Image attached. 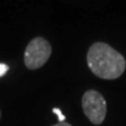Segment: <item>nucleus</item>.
<instances>
[{
  "label": "nucleus",
  "mask_w": 126,
  "mask_h": 126,
  "mask_svg": "<svg viewBox=\"0 0 126 126\" xmlns=\"http://www.w3.org/2000/svg\"><path fill=\"white\" fill-rule=\"evenodd\" d=\"M86 60L89 69L104 80L118 79L126 68L123 55L104 42L94 43L87 52Z\"/></svg>",
  "instance_id": "nucleus-1"
},
{
  "label": "nucleus",
  "mask_w": 126,
  "mask_h": 126,
  "mask_svg": "<svg viewBox=\"0 0 126 126\" xmlns=\"http://www.w3.org/2000/svg\"><path fill=\"white\" fill-rule=\"evenodd\" d=\"M52 55V46L46 39L36 37L27 44L24 52V64L29 69H38Z\"/></svg>",
  "instance_id": "nucleus-2"
},
{
  "label": "nucleus",
  "mask_w": 126,
  "mask_h": 126,
  "mask_svg": "<svg viewBox=\"0 0 126 126\" xmlns=\"http://www.w3.org/2000/svg\"><path fill=\"white\" fill-rule=\"evenodd\" d=\"M82 109L93 124L100 125L105 120L107 105L104 97L99 92L89 89L82 97Z\"/></svg>",
  "instance_id": "nucleus-3"
},
{
  "label": "nucleus",
  "mask_w": 126,
  "mask_h": 126,
  "mask_svg": "<svg viewBox=\"0 0 126 126\" xmlns=\"http://www.w3.org/2000/svg\"><path fill=\"white\" fill-rule=\"evenodd\" d=\"M53 112L57 115L59 122H64L65 121V116H63V113L61 112V110L59 108H53Z\"/></svg>",
  "instance_id": "nucleus-4"
},
{
  "label": "nucleus",
  "mask_w": 126,
  "mask_h": 126,
  "mask_svg": "<svg viewBox=\"0 0 126 126\" xmlns=\"http://www.w3.org/2000/svg\"><path fill=\"white\" fill-rule=\"evenodd\" d=\"M7 70H9V66L4 64V63H0V78L4 76L7 73Z\"/></svg>",
  "instance_id": "nucleus-5"
},
{
  "label": "nucleus",
  "mask_w": 126,
  "mask_h": 126,
  "mask_svg": "<svg viewBox=\"0 0 126 126\" xmlns=\"http://www.w3.org/2000/svg\"><path fill=\"white\" fill-rule=\"evenodd\" d=\"M52 126H72V125L64 121V122H59L58 124H55V125H52Z\"/></svg>",
  "instance_id": "nucleus-6"
},
{
  "label": "nucleus",
  "mask_w": 126,
  "mask_h": 126,
  "mask_svg": "<svg viewBox=\"0 0 126 126\" xmlns=\"http://www.w3.org/2000/svg\"><path fill=\"white\" fill-rule=\"evenodd\" d=\"M0 119H1V110H0Z\"/></svg>",
  "instance_id": "nucleus-7"
}]
</instances>
